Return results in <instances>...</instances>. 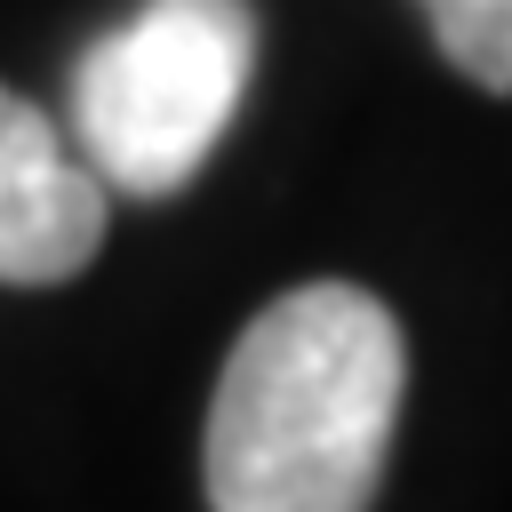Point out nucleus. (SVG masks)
Here are the masks:
<instances>
[{"instance_id": "1", "label": "nucleus", "mask_w": 512, "mask_h": 512, "mask_svg": "<svg viewBox=\"0 0 512 512\" xmlns=\"http://www.w3.org/2000/svg\"><path fill=\"white\" fill-rule=\"evenodd\" d=\"M408 400L400 320L352 280L272 296L208 400V512H368Z\"/></svg>"}, {"instance_id": "2", "label": "nucleus", "mask_w": 512, "mask_h": 512, "mask_svg": "<svg viewBox=\"0 0 512 512\" xmlns=\"http://www.w3.org/2000/svg\"><path fill=\"white\" fill-rule=\"evenodd\" d=\"M248 80V0H144L72 64V144L104 192L168 200L224 144Z\"/></svg>"}, {"instance_id": "3", "label": "nucleus", "mask_w": 512, "mask_h": 512, "mask_svg": "<svg viewBox=\"0 0 512 512\" xmlns=\"http://www.w3.org/2000/svg\"><path fill=\"white\" fill-rule=\"evenodd\" d=\"M104 184L64 128L0 88V288H56L104 248Z\"/></svg>"}, {"instance_id": "4", "label": "nucleus", "mask_w": 512, "mask_h": 512, "mask_svg": "<svg viewBox=\"0 0 512 512\" xmlns=\"http://www.w3.org/2000/svg\"><path fill=\"white\" fill-rule=\"evenodd\" d=\"M432 16V40L440 56L488 88V96H512V0H416Z\"/></svg>"}]
</instances>
